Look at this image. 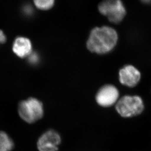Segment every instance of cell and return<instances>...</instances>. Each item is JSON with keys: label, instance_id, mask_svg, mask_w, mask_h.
Instances as JSON below:
<instances>
[{"label": "cell", "instance_id": "cell-1", "mask_svg": "<svg viewBox=\"0 0 151 151\" xmlns=\"http://www.w3.org/2000/svg\"><path fill=\"white\" fill-rule=\"evenodd\" d=\"M117 41V34L112 28L106 26L96 28L90 33L87 47L92 52L106 54L114 48Z\"/></svg>", "mask_w": 151, "mask_h": 151}, {"label": "cell", "instance_id": "cell-2", "mask_svg": "<svg viewBox=\"0 0 151 151\" xmlns=\"http://www.w3.org/2000/svg\"><path fill=\"white\" fill-rule=\"evenodd\" d=\"M115 108L122 117L132 118L141 114L145 106L143 99L140 95H126L120 98Z\"/></svg>", "mask_w": 151, "mask_h": 151}, {"label": "cell", "instance_id": "cell-3", "mask_svg": "<svg viewBox=\"0 0 151 151\" xmlns=\"http://www.w3.org/2000/svg\"><path fill=\"white\" fill-rule=\"evenodd\" d=\"M18 112L20 117L28 123L39 120L44 114L42 103L35 98H30L19 104Z\"/></svg>", "mask_w": 151, "mask_h": 151}, {"label": "cell", "instance_id": "cell-4", "mask_svg": "<svg viewBox=\"0 0 151 151\" xmlns=\"http://www.w3.org/2000/svg\"><path fill=\"white\" fill-rule=\"evenodd\" d=\"M99 10L111 22L115 24L121 22L126 14L121 0H104L99 4Z\"/></svg>", "mask_w": 151, "mask_h": 151}, {"label": "cell", "instance_id": "cell-5", "mask_svg": "<svg viewBox=\"0 0 151 151\" xmlns=\"http://www.w3.org/2000/svg\"><path fill=\"white\" fill-rule=\"evenodd\" d=\"M142 74L139 69L132 64H127L119 70V80L123 86L134 88L139 84Z\"/></svg>", "mask_w": 151, "mask_h": 151}, {"label": "cell", "instance_id": "cell-6", "mask_svg": "<svg viewBox=\"0 0 151 151\" xmlns=\"http://www.w3.org/2000/svg\"><path fill=\"white\" fill-rule=\"evenodd\" d=\"M117 88L112 84H106L101 87L96 96V102L103 107H109L117 103L120 99Z\"/></svg>", "mask_w": 151, "mask_h": 151}, {"label": "cell", "instance_id": "cell-7", "mask_svg": "<svg viewBox=\"0 0 151 151\" xmlns=\"http://www.w3.org/2000/svg\"><path fill=\"white\" fill-rule=\"evenodd\" d=\"M61 142L60 134L53 129H49L38 138L37 147L39 151H58Z\"/></svg>", "mask_w": 151, "mask_h": 151}, {"label": "cell", "instance_id": "cell-8", "mask_svg": "<svg viewBox=\"0 0 151 151\" xmlns=\"http://www.w3.org/2000/svg\"><path fill=\"white\" fill-rule=\"evenodd\" d=\"M12 51L17 57L20 58L29 57L32 52V44L28 38L17 37L13 42Z\"/></svg>", "mask_w": 151, "mask_h": 151}, {"label": "cell", "instance_id": "cell-9", "mask_svg": "<svg viewBox=\"0 0 151 151\" xmlns=\"http://www.w3.org/2000/svg\"><path fill=\"white\" fill-rule=\"evenodd\" d=\"M14 147L12 138L4 132H0V151H11Z\"/></svg>", "mask_w": 151, "mask_h": 151}, {"label": "cell", "instance_id": "cell-10", "mask_svg": "<svg viewBox=\"0 0 151 151\" xmlns=\"http://www.w3.org/2000/svg\"><path fill=\"white\" fill-rule=\"evenodd\" d=\"M34 4L38 9L47 10L52 7L55 0H34Z\"/></svg>", "mask_w": 151, "mask_h": 151}, {"label": "cell", "instance_id": "cell-11", "mask_svg": "<svg viewBox=\"0 0 151 151\" xmlns=\"http://www.w3.org/2000/svg\"><path fill=\"white\" fill-rule=\"evenodd\" d=\"M23 12L27 16H31L34 12L32 6L29 4H26L23 8Z\"/></svg>", "mask_w": 151, "mask_h": 151}, {"label": "cell", "instance_id": "cell-12", "mask_svg": "<svg viewBox=\"0 0 151 151\" xmlns=\"http://www.w3.org/2000/svg\"><path fill=\"white\" fill-rule=\"evenodd\" d=\"M28 57L29 58V62L32 64L37 63L38 60V55L35 52H32Z\"/></svg>", "mask_w": 151, "mask_h": 151}, {"label": "cell", "instance_id": "cell-13", "mask_svg": "<svg viewBox=\"0 0 151 151\" xmlns=\"http://www.w3.org/2000/svg\"><path fill=\"white\" fill-rule=\"evenodd\" d=\"M6 41V37L4 32L0 30V44L4 43Z\"/></svg>", "mask_w": 151, "mask_h": 151}, {"label": "cell", "instance_id": "cell-14", "mask_svg": "<svg viewBox=\"0 0 151 151\" xmlns=\"http://www.w3.org/2000/svg\"><path fill=\"white\" fill-rule=\"evenodd\" d=\"M143 3L145 4H151V0H140Z\"/></svg>", "mask_w": 151, "mask_h": 151}]
</instances>
